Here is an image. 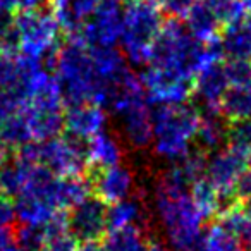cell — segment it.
Returning a JSON list of instances; mask_svg holds the SVG:
<instances>
[{
    "mask_svg": "<svg viewBox=\"0 0 251 251\" xmlns=\"http://www.w3.org/2000/svg\"><path fill=\"white\" fill-rule=\"evenodd\" d=\"M155 210L174 251H200L203 215L198 212L188 186L169 169L155 186Z\"/></svg>",
    "mask_w": 251,
    "mask_h": 251,
    "instance_id": "obj_1",
    "label": "cell"
},
{
    "mask_svg": "<svg viewBox=\"0 0 251 251\" xmlns=\"http://www.w3.org/2000/svg\"><path fill=\"white\" fill-rule=\"evenodd\" d=\"M53 77L62 95L64 107L95 103L105 108V95L93 66L90 49L79 40H69L53 57Z\"/></svg>",
    "mask_w": 251,
    "mask_h": 251,
    "instance_id": "obj_2",
    "label": "cell"
},
{
    "mask_svg": "<svg viewBox=\"0 0 251 251\" xmlns=\"http://www.w3.org/2000/svg\"><path fill=\"white\" fill-rule=\"evenodd\" d=\"M206 64L212 62L206 55L205 42L195 38L179 19L171 18L164 21L160 33L151 43L148 66L193 79Z\"/></svg>",
    "mask_w": 251,
    "mask_h": 251,
    "instance_id": "obj_3",
    "label": "cell"
},
{
    "mask_svg": "<svg viewBox=\"0 0 251 251\" xmlns=\"http://www.w3.org/2000/svg\"><path fill=\"white\" fill-rule=\"evenodd\" d=\"M198 107L193 103L155 105L151 147L158 157L177 162L193 148L200 122Z\"/></svg>",
    "mask_w": 251,
    "mask_h": 251,
    "instance_id": "obj_4",
    "label": "cell"
},
{
    "mask_svg": "<svg viewBox=\"0 0 251 251\" xmlns=\"http://www.w3.org/2000/svg\"><path fill=\"white\" fill-rule=\"evenodd\" d=\"M164 25L160 9L147 0H127L122 11L119 43L126 60L134 66H147L151 43Z\"/></svg>",
    "mask_w": 251,
    "mask_h": 251,
    "instance_id": "obj_5",
    "label": "cell"
},
{
    "mask_svg": "<svg viewBox=\"0 0 251 251\" xmlns=\"http://www.w3.org/2000/svg\"><path fill=\"white\" fill-rule=\"evenodd\" d=\"M14 25L18 33V52L52 67L53 57L60 47V29L49 5L33 11H21L14 16Z\"/></svg>",
    "mask_w": 251,
    "mask_h": 251,
    "instance_id": "obj_6",
    "label": "cell"
},
{
    "mask_svg": "<svg viewBox=\"0 0 251 251\" xmlns=\"http://www.w3.org/2000/svg\"><path fill=\"white\" fill-rule=\"evenodd\" d=\"M36 164L60 177L86 176L90 171L88 140L64 131L60 136L52 140L36 141Z\"/></svg>",
    "mask_w": 251,
    "mask_h": 251,
    "instance_id": "obj_7",
    "label": "cell"
},
{
    "mask_svg": "<svg viewBox=\"0 0 251 251\" xmlns=\"http://www.w3.org/2000/svg\"><path fill=\"white\" fill-rule=\"evenodd\" d=\"M124 0H98L95 9L84 19L76 40L88 47H115L121 35Z\"/></svg>",
    "mask_w": 251,
    "mask_h": 251,
    "instance_id": "obj_8",
    "label": "cell"
},
{
    "mask_svg": "<svg viewBox=\"0 0 251 251\" xmlns=\"http://www.w3.org/2000/svg\"><path fill=\"white\" fill-rule=\"evenodd\" d=\"M246 169L248 157L230 147H222L206 157L205 177L219 189L224 201V210L239 203L234 196V186Z\"/></svg>",
    "mask_w": 251,
    "mask_h": 251,
    "instance_id": "obj_9",
    "label": "cell"
},
{
    "mask_svg": "<svg viewBox=\"0 0 251 251\" xmlns=\"http://www.w3.org/2000/svg\"><path fill=\"white\" fill-rule=\"evenodd\" d=\"M108 205L98 196L88 195L84 200L67 210L66 220L71 234L79 244L100 243L108 232Z\"/></svg>",
    "mask_w": 251,
    "mask_h": 251,
    "instance_id": "obj_10",
    "label": "cell"
},
{
    "mask_svg": "<svg viewBox=\"0 0 251 251\" xmlns=\"http://www.w3.org/2000/svg\"><path fill=\"white\" fill-rule=\"evenodd\" d=\"M140 81L145 97L151 105L186 103L193 93V79L153 66L145 67L140 74Z\"/></svg>",
    "mask_w": 251,
    "mask_h": 251,
    "instance_id": "obj_11",
    "label": "cell"
},
{
    "mask_svg": "<svg viewBox=\"0 0 251 251\" xmlns=\"http://www.w3.org/2000/svg\"><path fill=\"white\" fill-rule=\"evenodd\" d=\"M230 88L226 66L222 62L206 64L193 77V93L196 98V107L201 112H219V103L224 93Z\"/></svg>",
    "mask_w": 251,
    "mask_h": 251,
    "instance_id": "obj_12",
    "label": "cell"
},
{
    "mask_svg": "<svg viewBox=\"0 0 251 251\" xmlns=\"http://www.w3.org/2000/svg\"><path fill=\"white\" fill-rule=\"evenodd\" d=\"M86 176L90 179L93 195L98 196L107 205L121 201L133 193L134 177L129 169L124 167L122 164L105 169H90Z\"/></svg>",
    "mask_w": 251,
    "mask_h": 251,
    "instance_id": "obj_13",
    "label": "cell"
},
{
    "mask_svg": "<svg viewBox=\"0 0 251 251\" xmlns=\"http://www.w3.org/2000/svg\"><path fill=\"white\" fill-rule=\"evenodd\" d=\"M107 124V112L95 103H77L64 108V131L73 136L90 140L103 131Z\"/></svg>",
    "mask_w": 251,
    "mask_h": 251,
    "instance_id": "obj_14",
    "label": "cell"
},
{
    "mask_svg": "<svg viewBox=\"0 0 251 251\" xmlns=\"http://www.w3.org/2000/svg\"><path fill=\"white\" fill-rule=\"evenodd\" d=\"M98 0H49V9L59 29L69 40H76L84 19L90 16Z\"/></svg>",
    "mask_w": 251,
    "mask_h": 251,
    "instance_id": "obj_15",
    "label": "cell"
},
{
    "mask_svg": "<svg viewBox=\"0 0 251 251\" xmlns=\"http://www.w3.org/2000/svg\"><path fill=\"white\" fill-rule=\"evenodd\" d=\"M64 108L47 105H26L25 115L33 141H45L64 133Z\"/></svg>",
    "mask_w": 251,
    "mask_h": 251,
    "instance_id": "obj_16",
    "label": "cell"
},
{
    "mask_svg": "<svg viewBox=\"0 0 251 251\" xmlns=\"http://www.w3.org/2000/svg\"><path fill=\"white\" fill-rule=\"evenodd\" d=\"M222 43L224 55L230 60L251 59V12H246L239 21L226 25L222 35L219 36Z\"/></svg>",
    "mask_w": 251,
    "mask_h": 251,
    "instance_id": "obj_17",
    "label": "cell"
},
{
    "mask_svg": "<svg viewBox=\"0 0 251 251\" xmlns=\"http://www.w3.org/2000/svg\"><path fill=\"white\" fill-rule=\"evenodd\" d=\"M227 126H229V121H226L220 115V112H203L193 143L205 153L220 150L227 143Z\"/></svg>",
    "mask_w": 251,
    "mask_h": 251,
    "instance_id": "obj_18",
    "label": "cell"
},
{
    "mask_svg": "<svg viewBox=\"0 0 251 251\" xmlns=\"http://www.w3.org/2000/svg\"><path fill=\"white\" fill-rule=\"evenodd\" d=\"M122 147L114 134L100 131L88 140V162L90 169H105L121 164Z\"/></svg>",
    "mask_w": 251,
    "mask_h": 251,
    "instance_id": "obj_19",
    "label": "cell"
},
{
    "mask_svg": "<svg viewBox=\"0 0 251 251\" xmlns=\"http://www.w3.org/2000/svg\"><path fill=\"white\" fill-rule=\"evenodd\" d=\"M184 26L189 33H191L195 38L206 42V40H212L219 35L220 23L215 18L212 11H210L208 5L198 0L184 16Z\"/></svg>",
    "mask_w": 251,
    "mask_h": 251,
    "instance_id": "obj_20",
    "label": "cell"
},
{
    "mask_svg": "<svg viewBox=\"0 0 251 251\" xmlns=\"http://www.w3.org/2000/svg\"><path fill=\"white\" fill-rule=\"evenodd\" d=\"M67 212L57 213L53 219L45 224V239L42 244V251H77L79 243L71 234L66 220Z\"/></svg>",
    "mask_w": 251,
    "mask_h": 251,
    "instance_id": "obj_21",
    "label": "cell"
},
{
    "mask_svg": "<svg viewBox=\"0 0 251 251\" xmlns=\"http://www.w3.org/2000/svg\"><path fill=\"white\" fill-rule=\"evenodd\" d=\"M200 251H244L241 237L220 219L203 230Z\"/></svg>",
    "mask_w": 251,
    "mask_h": 251,
    "instance_id": "obj_22",
    "label": "cell"
},
{
    "mask_svg": "<svg viewBox=\"0 0 251 251\" xmlns=\"http://www.w3.org/2000/svg\"><path fill=\"white\" fill-rule=\"evenodd\" d=\"M191 200L195 203V206L198 208V212L203 215V219H212L217 217L224 210V201L220 196L219 189L205 177L201 176L200 179H196L191 186Z\"/></svg>",
    "mask_w": 251,
    "mask_h": 251,
    "instance_id": "obj_23",
    "label": "cell"
},
{
    "mask_svg": "<svg viewBox=\"0 0 251 251\" xmlns=\"http://www.w3.org/2000/svg\"><path fill=\"white\" fill-rule=\"evenodd\" d=\"M33 165L36 164H29L19 157H14L12 160L0 165V195L11 200L16 198L25 186Z\"/></svg>",
    "mask_w": 251,
    "mask_h": 251,
    "instance_id": "obj_24",
    "label": "cell"
},
{
    "mask_svg": "<svg viewBox=\"0 0 251 251\" xmlns=\"http://www.w3.org/2000/svg\"><path fill=\"white\" fill-rule=\"evenodd\" d=\"M103 243L100 244L101 251H145L147 239L141 234L138 226L110 229L105 234Z\"/></svg>",
    "mask_w": 251,
    "mask_h": 251,
    "instance_id": "obj_25",
    "label": "cell"
},
{
    "mask_svg": "<svg viewBox=\"0 0 251 251\" xmlns=\"http://www.w3.org/2000/svg\"><path fill=\"white\" fill-rule=\"evenodd\" d=\"M219 112L229 122L251 119V90L243 86H230L220 100Z\"/></svg>",
    "mask_w": 251,
    "mask_h": 251,
    "instance_id": "obj_26",
    "label": "cell"
},
{
    "mask_svg": "<svg viewBox=\"0 0 251 251\" xmlns=\"http://www.w3.org/2000/svg\"><path fill=\"white\" fill-rule=\"evenodd\" d=\"M143 217V205L138 198H127L115 201L108 205L107 219H108V230L121 229V227L138 226V222Z\"/></svg>",
    "mask_w": 251,
    "mask_h": 251,
    "instance_id": "obj_27",
    "label": "cell"
},
{
    "mask_svg": "<svg viewBox=\"0 0 251 251\" xmlns=\"http://www.w3.org/2000/svg\"><path fill=\"white\" fill-rule=\"evenodd\" d=\"M0 136L4 138V141L9 145V148H16V150L21 148L23 145L33 141L25 110L16 112L7 121L0 124Z\"/></svg>",
    "mask_w": 251,
    "mask_h": 251,
    "instance_id": "obj_28",
    "label": "cell"
},
{
    "mask_svg": "<svg viewBox=\"0 0 251 251\" xmlns=\"http://www.w3.org/2000/svg\"><path fill=\"white\" fill-rule=\"evenodd\" d=\"M227 147L241 151L248 157L251 148V119L230 121L227 126Z\"/></svg>",
    "mask_w": 251,
    "mask_h": 251,
    "instance_id": "obj_29",
    "label": "cell"
},
{
    "mask_svg": "<svg viewBox=\"0 0 251 251\" xmlns=\"http://www.w3.org/2000/svg\"><path fill=\"white\" fill-rule=\"evenodd\" d=\"M203 2L208 5L210 11L215 14L219 23L224 26L239 21L246 14L241 0H203Z\"/></svg>",
    "mask_w": 251,
    "mask_h": 251,
    "instance_id": "obj_30",
    "label": "cell"
},
{
    "mask_svg": "<svg viewBox=\"0 0 251 251\" xmlns=\"http://www.w3.org/2000/svg\"><path fill=\"white\" fill-rule=\"evenodd\" d=\"M25 107L26 105L18 97H14V95L5 90H0V124L4 121H7L16 112L25 110Z\"/></svg>",
    "mask_w": 251,
    "mask_h": 251,
    "instance_id": "obj_31",
    "label": "cell"
},
{
    "mask_svg": "<svg viewBox=\"0 0 251 251\" xmlns=\"http://www.w3.org/2000/svg\"><path fill=\"white\" fill-rule=\"evenodd\" d=\"M16 226L14 203L11 198L0 195V229H11Z\"/></svg>",
    "mask_w": 251,
    "mask_h": 251,
    "instance_id": "obj_32",
    "label": "cell"
},
{
    "mask_svg": "<svg viewBox=\"0 0 251 251\" xmlns=\"http://www.w3.org/2000/svg\"><path fill=\"white\" fill-rule=\"evenodd\" d=\"M234 196L239 203H244L251 198V169H246L234 186Z\"/></svg>",
    "mask_w": 251,
    "mask_h": 251,
    "instance_id": "obj_33",
    "label": "cell"
},
{
    "mask_svg": "<svg viewBox=\"0 0 251 251\" xmlns=\"http://www.w3.org/2000/svg\"><path fill=\"white\" fill-rule=\"evenodd\" d=\"M196 2H198V0H167L164 9L171 18L181 19V18H184L186 12H188Z\"/></svg>",
    "mask_w": 251,
    "mask_h": 251,
    "instance_id": "obj_34",
    "label": "cell"
},
{
    "mask_svg": "<svg viewBox=\"0 0 251 251\" xmlns=\"http://www.w3.org/2000/svg\"><path fill=\"white\" fill-rule=\"evenodd\" d=\"M49 5V0H18L19 11H33V9H42Z\"/></svg>",
    "mask_w": 251,
    "mask_h": 251,
    "instance_id": "obj_35",
    "label": "cell"
},
{
    "mask_svg": "<svg viewBox=\"0 0 251 251\" xmlns=\"http://www.w3.org/2000/svg\"><path fill=\"white\" fill-rule=\"evenodd\" d=\"M12 243H14V227L0 229V251H5Z\"/></svg>",
    "mask_w": 251,
    "mask_h": 251,
    "instance_id": "obj_36",
    "label": "cell"
},
{
    "mask_svg": "<svg viewBox=\"0 0 251 251\" xmlns=\"http://www.w3.org/2000/svg\"><path fill=\"white\" fill-rule=\"evenodd\" d=\"M18 9V0H0V14H12Z\"/></svg>",
    "mask_w": 251,
    "mask_h": 251,
    "instance_id": "obj_37",
    "label": "cell"
},
{
    "mask_svg": "<svg viewBox=\"0 0 251 251\" xmlns=\"http://www.w3.org/2000/svg\"><path fill=\"white\" fill-rule=\"evenodd\" d=\"M9 157H11V148H9V145L4 141V138L0 136V165L5 164V162L9 160Z\"/></svg>",
    "mask_w": 251,
    "mask_h": 251,
    "instance_id": "obj_38",
    "label": "cell"
},
{
    "mask_svg": "<svg viewBox=\"0 0 251 251\" xmlns=\"http://www.w3.org/2000/svg\"><path fill=\"white\" fill-rule=\"evenodd\" d=\"M145 251H167L164 244H160L155 239H147V250Z\"/></svg>",
    "mask_w": 251,
    "mask_h": 251,
    "instance_id": "obj_39",
    "label": "cell"
},
{
    "mask_svg": "<svg viewBox=\"0 0 251 251\" xmlns=\"http://www.w3.org/2000/svg\"><path fill=\"white\" fill-rule=\"evenodd\" d=\"M5 251H29V250H26V248H23V246H19L18 243H12L11 246L7 248Z\"/></svg>",
    "mask_w": 251,
    "mask_h": 251,
    "instance_id": "obj_40",
    "label": "cell"
},
{
    "mask_svg": "<svg viewBox=\"0 0 251 251\" xmlns=\"http://www.w3.org/2000/svg\"><path fill=\"white\" fill-rule=\"evenodd\" d=\"M147 2H150L151 5H155V7H158V9H162L165 5V2L167 0H147Z\"/></svg>",
    "mask_w": 251,
    "mask_h": 251,
    "instance_id": "obj_41",
    "label": "cell"
},
{
    "mask_svg": "<svg viewBox=\"0 0 251 251\" xmlns=\"http://www.w3.org/2000/svg\"><path fill=\"white\" fill-rule=\"evenodd\" d=\"M241 2H243V5H244V11L251 12V0H241Z\"/></svg>",
    "mask_w": 251,
    "mask_h": 251,
    "instance_id": "obj_42",
    "label": "cell"
},
{
    "mask_svg": "<svg viewBox=\"0 0 251 251\" xmlns=\"http://www.w3.org/2000/svg\"><path fill=\"white\" fill-rule=\"evenodd\" d=\"M4 57H5V50H4V47H2V43H0V64H2Z\"/></svg>",
    "mask_w": 251,
    "mask_h": 251,
    "instance_id": "obj_43",
    "label": "cell"
},
{
    "mask_svg": "<svg viewBox=\"0 0 251 251\" xmlns=\"http://www.w3.org/2000/svg\"><path fill=\"white\" fill-rule=\"evenodd\" d=\"M244 88L251 90V69H250V76H248V83H246V86H244Z\"/></svg>",
    "mask_w": 251,
    "mask_h": 251,
    "instance_id": "obj_44",
    "label": "cell"
},
{
    "mask_svg": "<svg viewBox=\"0 0 251 251\" xmlns=\"http://www.w3.org/2000/svg\"><path fill=\"white\" fill-rule=\"evenodd\" d=\"M248 162L251 164V148H250V151H248Z\"/></svg>",
    "mask_w": 251,
    "mask_h": 251,
    "instance_id": "obj_45",
    "label": "cell"
}]
</instances>
